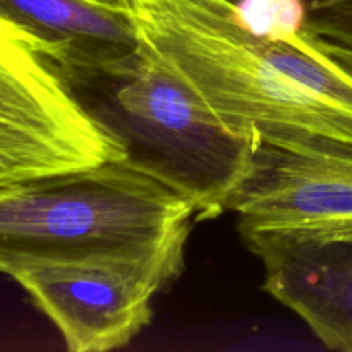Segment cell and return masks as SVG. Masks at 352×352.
<instances>
[{
  "mask_svg": "<svg viewBox=\"0 0 352 352\" xmlns=\"http://www.w3.org/2000/svg\"><path fill=\"white\" fill-rule=\"evenodd\" d=\"M133 10L144 40L229 126L275 146L352 151V74L306 30L254 36L230 0H146Z\"/></svg>",
  "mask_w": 352,
  "mask_h": 352,
  "instance_id": "1",
  "label": "cell"
},
{
  "mask_svg": "<svg viewBox=\"0 0 352 352\" xmlns=\"http://www.w3.org/2000/svg\"><path fill=\"white\" fill-rule=\"evenodd\" d=\"M47 62L129 167L177 192L196 220L229 210L261 140L229 126L144 38L116 60Z\"/></svg>",
  "mask_w": 352,
  "mask_h": 352,
  "instance_id": "2",
  "label": "cell"
},
{
  "mask_svg": "<svg viewBox=\"0 0 352 352\" xmlns=\"http://www.w3.org/2000/svg\"><path fill=\"white\" fill-rule=\"evenodd\" d=\"M195 208L126 162H105L0 189V274L38 261L153 246Z\"/></svg>",
  "mask_w": 352,
  "mask_h": 352,
  "instance_id": "3",
  "label": "cell"
},
{
  "mask_svg": "<svg viewBox=\"0 0 352 352\" xmlns=\"http://www.w3.org/2000/svg\"><path fill=\"white\" fill-rule=\"evenodd\" d=\"M191 227L153 246L16 267L9 277L57 327L71 352L127 346L151 320L153 298L184 268Z\"/></svg>",
  "mask_w": 352,
  "mask_h": 352,
  "instance_id": "4",
  "label": "cell"
},
{
  "mask_svg": "<svg viewBox=\"0 0 352 352\" xmlns=\"http://www.w3.org/2000/svg\"><path fill=\"white\" fill-rule=\"evenodd\" d=\"M126 160L76 103L36 43L0 16V189Z\"/></svg>",
  "mask_w": 352,
  "mask_h": 352,
  "instance_id": "5",
  "label": "cell"
},
{
  "mask_svg": "<svg viewBox=\"0 0 352 352\" xmlns=\"http://www.w3.org/2000/svg\"><path fill=\"white\" fill-rule=\"evenodd\" d=\"M229 210L241 234L352 230V151L261 143Z\"/></svg>",
  "mask_w": 352,
  "mask_h": 352,
  "instance_id": "6",
  "label": "cell"
},
{
  "mask_svg": "<svg viewBox=\"0 0 352 352\" xmlns=\"http://www.w3.org/2000/svg\"><path fill=\"white\" fill-rule=\"evenodd\" d=\"M265 267L263 289L329 349L352 352V230L244 232Z\"/></svg>",
  "mask_w": 352,
  "mask_h": 352,
  "instance_id": "7",
  "label": "cell"
},
{
  "mask_svg": "<svg viewBox=\"0 0 352 352\" xmlns=\"http://www.w3.org/2000/svg\"><path fill=\"white\" fill-rule=\"evenodd\" d=\"M0 16L16 24L50 62H107L143 43L134 10L103 0H0Z\"/></svg>",
  "mask_w": 352,
  "mask_h": 352,
  "instance_id": "8",
  "label": "cell"
},
{
  "mask_svg": "<svg viewBox=\"0 0 352 352\" xmlns=\"http://www.w3.org/2000/svg\"><path fill=\"white\" fill-rule=\"evenodd\" d=\"M241 26L268 40H284L305 31L309 9L305 0H230Z\"/></svg>",
  "mask_w": 352,
  "mask_h": 352,
  "instance_id": "9",
  "label": "cell"
},
{
  "mask_svg": "<svg viewBox=\"0 0 352 352\" xmlns=\"http://www.w3.org/2000/svg\"><path fill=\"white\" fill-rule=\"evenodd\" d=\"M305 30L320 40L352 50V0L309 10Z\"/></svg>",
  "mask_w": 352,
  "mask_h": 352,
  "instance_id": "10",
  "label": "cell"
},
{
  "mask_svg": "<svg viewBox=\"0 0 352 352\" xmlns=\"http://www.w3.org/2000/svg\"><path fill=\"white\" fill-rule=\"evenodd\" d=\"M316 40H318L320 47H322L323 50L330 55V57L336 58V60L339 62L342 67H346L347 71L352 74V50L351 48H344V47H339V45H332V43H329V41L320 40V38H316Z\"/></svg>",
  "mask_w": 352,
  "mask_h": 352,
  "instance_id": "11",
  "label": "cell"
},
{
  "mask_svg": "<svg viewBox=\"0 0 352 352\" xmlns=\"http://www.w3.org/2000/svg\"><path fill=\"white\" fill-rule=\"evenodd\" d=\"M340 2H347V0H305V3L308 6L309 10L336 6V3H340Z\"/></svg>",
  "mask_w": 352,
  "mask_h": 352,
  "instance_id": "12",
  "label": "cell"
},
{
  "mask_svg": "<svg viewBox=\"0 0 352 352\" xmlns=\"http://www.w3.org/2000/svg\"><path fill=\"white\" fill-rule=\"evenodd\" d=\"M143 2H146V0H124V3H126L129 9H133V7L140 6V3H143Z\"/></svg>",
  "mask_w": 352,
  "mask_h": 352,
  "instance_id": "13",
  "label": "cell"
},
{
  "mask_svg": "<svg viewBox=\"0 0 352 352\" xmlns=\"http://www.w3.org/2000/svg\"><path fill=\"white\" fill-rule=\"evenodd\" d=\"M103 2H110V3H122V6H126L124 3V0H103ZM127 7V6H126Z\"/></svg>",
  "mask_w": 352,
  "mask_h": 352,
  "instance_id": "14",
  "label": "cell"
}]
</instances>
